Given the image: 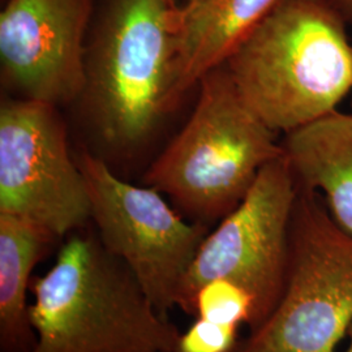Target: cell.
Returning a JSON list of instances; mask_svg holds the SVG:
<instances>
[{"mask_svg": "<svg viewBox=\"0 0 352 352\" xmlns=\"http://www.w3.org/2000/svg\"><path fill=\"white\" fill-rule=\"evenodd\" d=\"M183 4L94 0L78 98L102 145L141 148L182 100Z\"/></svg>", "mask_w": 352, "mask_h": 352, "instance_id": "6da1fadb", "label": "cell"}, {"mask_svg": "<svg viewBox=\"0 0 352 352\" xmlns=\"http://www.w3.org/2000/svg\"><path fill=\"white\" fill-rule=\"evenodd\" d=\"M346 24L329 0H279L227 58L241 97L276 133L337 111L351 94Z\"/></svg>", "mask_w": 352, "mask_h": 352, "instance_id": "7a4b0ae2", "label": "cell"}, {"mask_svg": "<svg viewBox=\"0 0 352 352\" xmlns=\"http://www.w3.org/2000/svg\"><path fill=\"white\" fill-rule=\"evenodd\" d=\"M30 292L29 352H171L180 336L96 231L68 235Z\"/></svg>", "mask_w": 352, "mask_h": 352, "instance_id": "3957f363", "label": "cell"}, {"mask_svg": "<svg viewBox=\"0 0 352 352\" xmlns=\"http://www.w3.org/2000/svg\"><path fill=\"white\" fill-rule=\"evenodd\" d=\"M186 126L145 174L187 219L217 225L245 199L266 164L283 155L278 133L241 97L226 65L199 81Z\"/></svg>", "mask_w": 352, "mask_h": 352, "instance_id": "277c9868", "label": "cell"}, {"mask_svg": "<svg viewBox=\"0 0 352 352\" xmlns=\"http://www.w3.org/2000/svg\"><path fill=\"white\" fill-rule=\"evenodd\" d=\"M351 327L352 235L299 187L280 298L234 352H337Z\"/></svg>", "mask_w": 352, "mask_h": 352, "instance_id": "5b68a950", "label": "cell"}, {"mask_svg": "<svg viewBox=\"0 0 352 352\" xmlns=\"http://www.w3.org/2000/svg\"><path fill=\"white\" fill-rule=\"evenodd\" d=\"M88 187L91 223L106 248L138 278L164 315L176 308L179 292L210 227L196 223L149 186L115 175L87 149L76 155Z\"/></svg>", "mask_w": 352, "mask_h": 352, "instance_id": "8992f818", "label": "cell"}, {"mask_svg": "<svg viewBox=\"0 0 352 352\" xmlns=\"http://www.w3.org/2000/svg\"><path fill=\"white\" fill-rule=\"evenodd\" d=\"M299 187L285 155L266 164L239 205L202 241L179 292L176 308L188 315L205 283L225 279L252 298L254 322L277 304L287 272L289 228Z\"/></svg>", "mask_w": 352, "mask_h": 352, "instance_id": "52a82bcc", "label": "cell"}, {"mask_svg": "<svg viewBox=\"0 0 352 352\" xmlns=\"http://www.w3.org/2000/svg\"><path fill=\"white\" fill-rule=\"evenodd\" d=\"M0 213L64 239L91 221L88 187L68 146L58 107L3 97L0 104Z\"/></svg>", "mask_w": 352, "mask_h": 352, "instance_id": "ba28073f", "label": "cell"}, {"mask_svg": "<svg viewBox=\"0 0 352 352\" xmlns=\"http://www.w3.org/2000/svg\"><path fill=\"white\" fill-rule=\"evenodd\" d=\"M94 0H6L1 81L17 98L60 107L78 101Z\"/></svg>", "mask_w": 352, "mask_h": 352, "instance_id": "9c48e42d", "label": "cell"}, {"mask_svg": "<svg viewBox=\"0 0 352 352\" xmlns=\"http://www.w3.org/2000/svg\"><path fill=\"white\" fill-rule=\"evenodd\" d=\"M280 144L298 186L318 195L352 235V113H329L285 135Z\"/></svg>", "mask_w": 352, "mask_h": 352, "instance_id": "30bf717a", "label": "cell"}, {"mask_svg": "<svg viewBox=\"0 0 352 352\" xmlns=\"http://www.w3.org/2000/svg\"><path fill=\"white\" fill-rule=\"evenodd\" d=\"M279 0H201L183 4L180 93L222 65Z\"/></svg>", "mask_w": 352, "mask_h": 352, "instance_id": "8fae6325", "label": "cell"}, {"mask_svg": "<svg viewBox=\"0 0 352 352\" xmlns=\"http://www.w3.org/2000/svg\"><path fill=\"white\" fill-rule=\"evenodd\" d=\"M56 238L37 223L0 213V347L1 352H29L34 331L29 320L28 292L36 265Z\"/></svg>", "mask_w": 352, "mask_h": 352, "instance_id": "7c38bea8", "label": "cell"}, {"mask_svg": "<svg viewBox=\"0 0 352 352\" xmlns=\"http://www.w3.org/2000/svg\"><path fill=\"white\" fill-rule=\"evenodd\" d=\"M188 315L221 324L247 325L250 330L254 322V307L251 296L238 285L217 279L196 292Z\"/></svg>", "mask_w": 352, "mask_h": 352, "instance_id": "4fadbf2b", "label": "cell"}, {"mask_svg": "<svg viewBox=\"0 0 352 352\" xmlns=\"http://www.w3.org/2000/svg\"><path fill=\"white\" fill-rule=\"evenodd\" d=\"M239 329V325L195 318L187 330L180 331L171 352H234L240 342Z\"/></svg>", "mask_w": 352, "mask_h": 352, "instance_id": "5bb4252c", "label": "cell"}, {"mask_svg": "<svg viewBox=\"0 0 352 352\" xmlns=\"http://www.w3.org/2000/svg\"><path fill=\"white\" fill-rule=\"evenodd\" d=\"M343 16L347 23H352V0H329Z\"/></svg>", "mask_w": 352, "mask_h": 352, "instance_id": "9a60e30c", "label": "cell"}, {"mask_svg": "<svg viewBox=\"0 0 352 352\" xmlns=\"http://www.w3.org/2000/svg\"><path fill=\"white\" fill-rule=\"evenodd\" d=\"M349 337H350V342H349L347 347L344 349V351L343 352H352V327L351 329H350V331H349Z\"/></svg>", "mask_w": 352, "mask_h": 352, "instance_id": "2e32d148", "label": "cell"}, {"mask_svg": "<svg viewBox=\"0 0 352 352\" xmlns=\"http://www.w3.org/2000/svg\"><path fill=\"white\" fill-rule=\"evenodd\" d=\"M199 1H201V0H184V4H196Z\"/></svg>", "mask_w": 352, "mask_h": 352, "instance_id": "e0dca14e", "label": "cell"}, {"mask_svg": "<svg viewBox=\"0 0 352 352\" xmlns=\"http://www.w3.org/2000/svg\"><path fill=\"white\" fill-rule=\"evenodd\" d=\"M351 94H352V90H351Z\"/></svg>", "mask_w": 352, "mask_h": 352, "instance_id": "ac0fdd59", "label": "cell"}, {"mask_svg": "<svg viewBox=\"0 0 352 352\" xmlns=\"http://www.w3.org/2000/svg\"><path fill=\"white\" fill-rule=\"evenodd\" d=\"M3 1H4V0H3Z\"/></svg>", "mask_w": 352, "mask_h": 352, "instance_id": "d6986e66", "label": "cell"}]
</instances>
